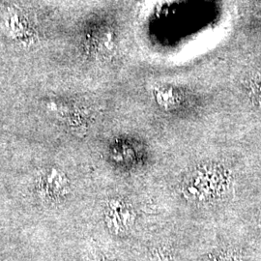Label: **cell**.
Instances as JSON below:
<instances>
[{
	"label": "cell",
	"mask_w": 261,
	"mask_h": 261,
	"mask_svg": "<svg viewBox=\"0 0 261 261\" xmlns=\"http://www.w3.org/2000/svg\"><path fill=\"white\" fill-rule=\"evenodd\" d=\"M37 179L38 192L49 203L60 200L68 193L67 179L55 168L45 170Z\"/></svg>",
	"instance_id": "6da1fadb"
},
{
	"label": "cell",
	"mask_w": 261,
	"mask_h": 261,
	"mask_svg": "<svg viewBox=\"0 0 261 261\" xmlns=\"http://www.w3.org/2000/svg\"><path fill=\"white\" fill-rule=\"evenodd\" d=\"M7 27L10 33L15 39L24 43H32L34 39V32L29 24V21L18 10H10Z\"/></svg>",
	"instance_id": "7a4b0ae2"
},
{
	"label": "cell",
	"mask_w": 261,
	"mask_h": 261,
	"mask_svg": "<svg viewBox=\"0 0 261 261\" xmlns=\"http://www.w3.org/2000/svg\"><path fill=\"white\" fill-rule=\"evenodd\" d=\"M237 256L230 252H224L218 253L215 256L214 260L213 261H238L236 258Z\"/></svg>",
	"instance_id": "3957f363"
}]
</instances>
